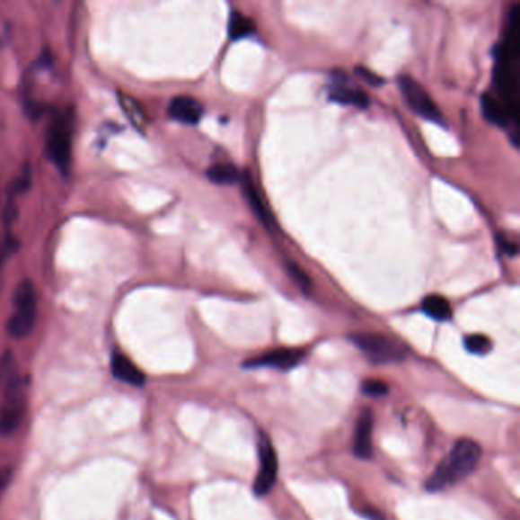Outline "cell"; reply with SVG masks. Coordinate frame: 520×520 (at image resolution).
Segmentation results:
<instances>
[{
	"label": "cell",
	"instance_id": "cell-3",
	"mask_svg": "<svg viewBox=\"0 0 520 520\" xmlns=\"http://www.w3.org/2000/svg\"><path fill=\"white\" fill-rule=\"evenodd\" d=\"M74 112H58L46 130V155L63 175H67L72 162Z\"/></svg>",
	"mask_w": 520,
	"mask_h": 520
},
{
	"label": "cell",
	"instance_id": "cell-10",
	"mask_svg": "<svg viewBox=\"0 0 520 520\" xmlns=\"http://www.w3.org/2000/svg\"><path fill=\"white\" fill-rule=\"evenodd\" d=\"M111 374L127 385L144 386L145 383L144 372L134 365L131 359L120 353L111 355Z\"/></svg>",
	"mask_w": 520,
	"mask_h": 520
},
{
	"label": "cell",
	"instance_id": "cell-18",
	"mask_svg": "<svg viewBox=\"0 0 520 520\" xmlns=\"http://www.w3.org/2000/svg\"><path fill=\"white\" fill-rule=\"evenodd\" d=\"M207 175L210 181L219 185H228L239 179L238 168L232 164H216L212 168H208Z\"/></svg>",
	"mask_w": 520,
	"mask_h": 520
},
{
	"label": "cell",
	"instance_id": "cell-12",
	"mask_svg": "<svg viewBox=\"0 0 520 520\" xmlns=\"http://www.w3.org/2000/svg\"><path fill=\"white\" fill-rule=\"evenodd\" d=\"M329 98L338 104L357 105V107H367L368 105V96L366 92L346 85H331Z\"/></svg>",
	"mask_w": 520,
	"mask_h": 520
},
{
	"label": "cell",
	"instance_id": "cell-14",
	"mask_svg": "<svg viewBox=\"0 0 520 520\" xmlns=\"http://www.w3.org/2000/svg\"><path fill=\"white\" fill-rule=\"evenodd\" d=\"M421 309L429 318L436 320H449L452 318V307L443 296L429 295L421 302Z\"/></svg>",
	"mask_w": 520,
	"mask_h": 520
},
{
	"label": "cell",
	"instance_id": "cell-11",
	"mask_svg": "<svg viewBox=\"0 0 520 520\" xmlns=\"http://www.w3.org/2000/svg\"><path fill=\"white\" fill-rule=\"evenodd\" d=\"M373 416L370 410H364L357 418L355 430V453L361 460H368L372 456Z\"/></svg>",
	"mask_w": 520,
	"mask_h": 520
},
{
	"label": "cell",
	"instance_id": "cell-19",
	"mask_svg": "<svg viewBox=\"0 0 520 520\" xmlns=\"http://www.w3.org/2000/svg\"><path fill=\"white\" fill-rule=\"evenodd\" d=\"M464 346L472 354L484 355L491 350V340L484 335H471L464 340Z\"/></svg>",
	"mask_w": 520,
	"mask_h": 520
},
{
	"label": "cell",
	"instance_id": "cell-13",
	"mask_svg": "<svg viewBox=\"0 0 520 520\" xmlns=\"http://www.w3.org/2000/svg\"><path fill=\"white\" fill-rule=\"evenodd\" d=\"M480 107H482V113L486 116L487 121H490L491 124L506 127L510 122L506 105L499 98H495L490 94H484L480 96Z\"/></svg>",
	"mask_w": 520,
	"mask_h": 520
},
{
	"label": "cell",
	"instance_id": "cell-8",
	"mask_svg": "<svg viewBox=\"0 0 520 520\" xmlns=\"http://www.w3.org/2000/svg\"><path fill=\"white\" fill-rule=\"evenodd\" d=\"M304 357V351L293 348L268 351L265 354L245 362L247 368H276V370H291L297 366Z\"/></svg>",
	"mask_w": 520,
	"mask_h": 520
},
{
	"label": "cell",
	"instance_id": "cell-21",
	"mask_svg": "<svg viewBox=\"0 0 520 520\" xmlns=\"http://www.w3.org/2000/svg\"><path fill=\"white\" fill-rule=\"evenodd\" d=\"M287 272H289L291 278L295 281V284H297L298 287H302L303 291H307V289L311 287V280H309V276L302 271V267L289 263V264H287Z\"/></svg>",
	"mask_w": 520,
	"mask_h": 520
},
{
	"label": "cell",
	"instance_id": "cell-4",
	"mask_svg": "<svg viewBox=\"0 0 520 520\" xmlns=\"http://www.w3.org/2000/svg\"><path fill=\"white\" fill-rule=\"evenodd\" d=\"M37 319V295L32 282L23 280L15 287L13 315L8 320V333L15 339H25L32 333Z\"/></svg>",
	"mask_w": 520,
	"mask_h": 520
},
{
	"label": "cell",
	"instance_id": "cell-1",
	"mask_svg": "<svg viewBox=\"0 0 520 520\" xmlns=\"http://www.w3.org/2000/svg\"><path fill=\"white\" fill-rule=\"evenodd\" d=\"M480 460V447L476 441L469 438L456 441L451 453L436 465V471L427 480V490H445L447 487L455 486L460 480H466L467 476L473 473Z\"/></svg>",
	"mask_w": 520,
	"mask_h": 520
},
{
	"label": "cell",
	"instance_id": "cell-2",
	"mask_svg": "<svg viewBox=\"0 0 520 520\" xmlns=\"http://www.w3.org/2000/svg\"><path fill=\"white\" fill-rule=\"evenodd\" d=\"M4 390L0 401V434L10 436L15 434L26 412L25 386L13 365H6L4 374Z\"/></svg>",
	"mask_w": 520,
	"mask_h": 520
},
{
	"label": "cell",
	"instance_id": "cell-15",
	"mask_svg": "<svg viewBox=\"0 0 520 520\" xmlns=\"http://www.w3.org/2000/svg\"><path fill=\"white\" fill-rule=\"evenodd\" d=\"M254 32H256V25L250 17L243 15L239 11L232 13V17L228 22V34H230L232 40H241V39L250 37Z\"/></svg>",
	"mask_w": 520,
	"mask_h": 520
},
{
	"label": "cell",
	"instance_id": "cell-17",
	"mask_svg": "<svg viewBox=\"0 0 520 520\" xmlns=\"http://www.w3.org/2000/svg\"><path fill=\"white\" fill-rule=\"evenodd\" d=\"M242 185L245 195H247L248 203L251 205L254 212L259 215V219H260L263 223H269V221H271V215L268 212L267 206L263 203L262 197L259 195V191L256 190V186L253 185L250 175H242Z\"/></svg>",
	"mask_w": 520,
	"mask_h": 520
},
{
	"label": "cell",
	"instance_id": "cell-7",
	"mask_svg": "<svg viewBox=\"0 0 520 520\" xmlns=\"http://www.w3.org/2000/svg\"><path fill=\"white\" fill-rule=\"evenodd\" d=\"M259 461H260V465H259V473L254 480V491L258 496H265L276 484L278 461L273 443L263 432L259 434Z\"/></svg>",
	"mask_w": 520,
	"mask_h": 520
},
{
	"label": "cell",
	"instance_id": "cell-5",
	"mask_svg": "<svg viewBox=\"0 0 520 520\" xmlns=\"http://www.w3.org/2000/svg\"><path fill=\"white\" fill-rule=\"evenodd\" d=\"M353 344L376 363H394L405 359V348L397 340L379 333H357L350 336Z\"/></svg>",
	"mask_w": 520,
	"mask_h": 520
},
{
	"label": "cell",
	"instance_id": "cell-22",
	"mask_svg": "<svg viewBox=\"0 0 520 520\" xmlns=\"http://www.w3.org/2000/svg\"><path fill=\"white\" fill-rule=\"evenodd\" d=\"M355 70H357V76H361L362 80L366 81V83H368V85H381L382 83H383V80H382L381 76H376L375 72L367 69V67H364V66H357V69Z\"/></svg>",
	"mask_w": 520,
	"mask_h": 520
},
{
	"label": "cell",
	"instance_id": "cell-6",
	"mask_svg": "<svg viewBox=\"0 0 520 520\" xmlns=\"http://www.w3.org/2000/svg\"><path fill=\"white\" fill-rule=\"evenodd\" d=\"M399 85H401V95L417 115H420L425 120L432 121V122H438V124L443 122V116H441L436 103L414 78L408 76H401Z\"/></svg>",
	"mask_w": 520,
	"mask_h": 520
},
{
	"label": "cell",
	"instance_id": "cell-16",
	"mask_svg": "<svg viewBox=\"0 0 520 520\" xmlns=\"http://www.w3.org/2000/svg\"><path fill=\"white\" fill-rule=\"evenodd\" d=\"M118 96H119V104L120 107H122V111H124V115L128 118L129 122H131L137 130H144L145 125L148 124V122H146V115H145L142 105L134 100V98H131V96L120 94V92Z\"/></svg>",
	"mask_w": 520,
	"mask_h": 520
},
{
	"label": "cell",
	"instance_id": "cell-9",
	"mask_svg": "<svg viewBox=\"0 0 520 520\" xmlns=\"http://www.w3.org/2000/svg\"><path fill=\"white\" fill-rule=\"evenodd\" d=\"M168 113L172 120L183 122V124L194 125L203 116V105L190 96H177L171 101Z\"/></svg>",
	"mask_w": 520,
	"mask_h": 520
},
{
	"label": "cell",
	"instance_id": "cell-23",
	"mask_svg": "<svg viewBox=\"0 0 520 520\" xmlns=\"http://www.w3.org/2000/svg\"><path fill=\"white\" fill-rule=\"evenodd\" d=\"M498 241H499L500 247L506 250L508 256H515L516 252H517V247H516V246L513 245L511 241L506 240L504 237H499V238H498Z\"/></svg>",
	"mask_w": 520,
	"mask_h": 520
},
{
	"label": "cell",
	"instance_id": "cell-20",
	"mask_svg": "<svg viewBox=\"0 0 520 520\" xmlns=\"http://www.w3.org/2000/svg\"><path fill=\"white\" fill-rule=\"evenodd\" d=\"M364 394L368 397H382L388 392V386L382 381H366L362 385Z\"/></svg>",
	"mask_w": 520,
	"mask_h": 520
}]
</instances>
